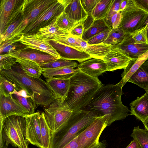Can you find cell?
<instances>
[{
  "label": "cell",
  "mask_w": 148,
  "mask_h": 148,
  "mask_svg": "<svg viewBox=\"0 0 148 148\" xmlns=\"http://www.w3.org/2000/svg\"><path fill=\"white\" fill-rule=\"evenodd\" d=\"M38 112L25 117V137L28 144L41 148L40 117Z\"/></svg>",
  "instance_id": "8fae6325"
},
{
  "label": "cell",
  "mask_w": 148,
  "mask_h": 148,
  "mask_svg": "<svg viewBox=\"0 0 148 148\" xmlns=\"http://www.w3.org/2000/svg\"><path fill=\"white\" fill-rule=\"evenodd\" d=\"M121 1V0H113L110 8L106 17H108L115 13L119 12Z\"/></svg>",
  "instance_id": "7dc6e473"
},
{
  "label": "cell",
  "mask_w": 148,
  "mask_h": 148,
  "mask_svg": "<svg viewBox=\"0 0 148 148\" xmlns=\"http://www.w3.org/2000/svg\"><path fill=\"white\" fill-rule=\"evenodd\" d=\"M122 88L116 84L103 85L82 109L92 112L97 117L108 116V126L114 121L131 115L130 111L122 103Z\"/></svg>",
  "instance_id": "6da1fadb"
},
{
  "label": "cell",
  "mask_w": 148,
  "mask_h": 148,
  "mask_svg": "<svg viewBox=\"0 0 148 148\" xmlns=\"http://www.w3.org/2000/svg\"><path fill=\"white\" fill-rule=\"evenodd\" d=\"M147 25L144 26L130 33L134 43L136 44H148L147 37Z\"/></svg>",
  "instance_id": "74e56055"
},
{
  "label": "cell",
  "mask_w": 148,
  "mask_h": 148,
  "mask_svg": "<svg viewBox=\"0 0 148 148\" xmlns=\"http://www.w3.org/2000/svg\"><path fill=\"white\" fill-rule=\"evenodd\" d=\"M109 116L97 117L94 121L78 136L79 148H91L99 143L100 136L108 126Z\"/></svg>",
  "instance_id": "9c48e42d"
},
{
  "label": "cell",
  "mask_w": 148,
  "mask_h": 148,
  "mask_svg": "<svg viewBox=\"0 0 148 148\" xmlns=\"http://www.w3.org/2000/svg\"><path fill=\"white\" fill-rule=\"evenodd\" d=\"M148 58V51L138 57L137 59L132 60L121 74L122 79L116 84L122 88L131 77Z\"/></svg>",
  "instance_id": "603a6c76"
},
{
  "label": "cell",
  "mask_w": 148,
  "mask_h": 148,
  "mask_svg": "<svg viewBox=\"0 0 148 148\" xmlns=\"http://www.w3.org/2000/svg\"><path fill=\"white\" fill-rule=\"evenodd\" d=\"M122 16L121 12H119L105 18L104 19L106 23L112 29H115L118 28L119 26Z\"/></svg>",
  "instance_id": "b9f144b4"
},
{
  "label": "cell",
  "mask_w": 148,
  "mask_h": 148,
  "mask_svg": "<svg viewBox=\"0 0 148 148\" xmlns=\"http://www.w3.org/2000/svg\"><path fill=\"white\" fill-rule=\"evenodd\" d=\"M128 0H121L120 5L119 12L123 11L125 8Z\"/></svg>",
  "instance_id": "11a10c76"
},
{
  "label": "cell",
  "mask_w": 148,
  "mask_h": 148,
  "mask_svg": "<svg viewBox=\"0 0 148 148\" xmlns=\"http://www.w3.org/2000/svg\"><path fill=\"white\" fill-rule=\"evenodd\" d=\"M145 24H147V37L148 40V17L144 25Z\"/></svg>",
  "instance_id": "680465c9"
},
{
  "label": "cell",
  "mask_w": 148,
  "mask_h": 148,
  "mask_svg": "<svg viewBox=\"0 0 148 148\" xmlns=\"http://www.w3.org/2000/svg\"><path fill=\"white\" fill-rule=\"evenodd\" d=\"M46 82L57 98L64 100L67 98L69 90L70 79L51 78L46 79Z\"/></svg>",
  "instance_id": "cb8c5ba5"
},
{
  "label": "cell",
  "mask_w": 148,
  "mask_h": 148,
  "mask_svg": "<svg viewBox=\"0 0 148 148\" xmlns=\"http://www.w3.org/2000/svg\"><path fill=\"white\" fill-rule=\"evenodd\" d=\"M75 37L82 50L85 51L88 45L87 42L84 40L82 38Z\"/></svg>",
  "instance_id": "f907efd6"
},
{
  "label": "cell",
  "mask_w": 148,
  "mask_h": 148,
  "mask_svg": "<svg viewBox=\"0 0 148 148\" xmlns=\"http://www.w3.org/2000/svg\"><path fill=\"white\" fill-rule=\"evenodd\" d=\"M79 69L71 67H65L56 69L42 70L41 74L47 79L54 78L58 79H70Z\"/></svg>",
  "instance_id": "484cf974"
},
{
  "label": "cell",
  "mask_w": 148,
  "mask_h": 148,
  "mask_svg": "<svg viewBox=\"0 0 148 148\" xmlns=\"http://www.w3.org/2000/svg\"><path fill=\"white\" fill-rule=\"evenodd\" d=\"M64 8L62 0H57L43 11L33 21L28 25L21 36L36 34L40 29L51 23L54 18L64 11Z\"/></svg>",
  "instance_id": "30bf717a"
},
{
  "label": "cell",
  "mask_w": 148,
  "mask_h": 148,
  "mask_svg": "<svg viewBox=\"0 0 148 148\" xmlns=\"http://www.w3.org/2000/svg\"><path fill=\"white\" fill-rule=\"evenodd\" d=\"M111 29L104 19L94 20L91 25L84 31L82 39L87 41L91 38L101 32L107 30Z\"/></svg>",
  "instance_id": "4316f807"
},
{
  "label": "cell",
  "mask_w": 148,
  "mask_h": 148,
  "mask_svg": "<svg viewBox=\"0 0 148 148\" xmlns=\"http://www.w3.org/2000/svg\"><path fill=\"white\" fill-rule=\"evenodd\" d=\"M9 53L11 56L16 58L29 60L36 62L39 64L52 62L58 60L46 53L26 47Z\"/></svg>",
  "instance_id": "e0dca14e"
},
{
  "label": "cell",
  "mask_w": 148,
  "mask_h": 148,
  "mask_svg": "<svg viewBox=\"0 0 148 148\" xmlns=\"http://www.w3.org/2000/svg\"><path fill=\"white\" fill-rule=\"evenodd\" d=\"M56 18L49 24L40 29L36 35L44 40L54 41L69 36V32L60 29L57 25L56 23Z\"/></svg>",
  "instance_id": "ffe728a7"
},
{
  "label": "cell",
  "mask_w": 148,
  "mask_h": 148,
  "mask_svg": "<svg viewBox=\"0 0 148 148\" xmlns=\"http://www.w3.org/2000/svg\"><path fill=\"white\" fill-rule=\"evenodd\" d=\"M29 114L27 110L12 96L0 94V120L12 115L25 117Z\"/></svg>",
  "instance_id": "4fadbf2b"
},
{
  "label": "cell",
  "mask_w": 148,
  "mask_h": 148,
  "mask_svg": "<svg viewBox=\"0 0 148 148\" xmlns=\"http://www.w3.org/2000/svg\"><path fill=\"white\" fill-rule=\"evenodd\" d=\"M18 37L11 40H7L0 43V53L3 54L14 52L25 48V46L20 42Z\"/></svg>",
  "instance_id": "1f68e13d"
},
{
  "label": "cell",
  "mask_w": 148,
  "mask_h": 148,
  "mask_svg": "<svg viewBox=\"0 0 148 148\" xmlns=\"http://www.w3.org/2000/svg\"><path fill=\"white\" fill-rule=\"evenodd\" d=\"M19 90L16 85L0 75V94L6 96H12Z\"/></svg>",
  "instance_id": "8d00e7d4"
},
{
  "label": "cell",
  "mask_w": 148,
  "mask_h": 148,
  "mask_svg": "<svg viewBox=\"0 0 148 148\" xmlns=\"http://www.w3.org/2000/svg\"><path fill=\"white\" fill-rule=\"evenodd\" d=\"M84 22L77 23L69 32V35L73 37L82 38L84 32Z\"/></svg>",
  "instance_id": "f6af8a7d"
},
{
  "label": "cell",
  "mask_w": 148,
  "mask_h": 148,
  "mask_svg": "<svg viewBox=\"0 0 148 148\" xmlns=\"http://www.w3.org/2000/svg\"><path fill=\"white\" fill-rule=\"evenodd\" d=\"M23 20L21 12L11 21L4 32L0 34V43L6 40L13 33Z\"/></svg>",
  "instance_id": "d590c367"
},
{
  "label": "cell",
  "mask_w": 148,
  "mask_h": 148,
  "mask_svg": "<svg viewBox=\"0 0 148 148\" xmlns=\"http://www.w3.org/2000/svg\"><path fill=\"white\" fill-rule=\"evenodd\" d=\"M47 41L56 50L61 59L70 61L76 60L81 63L92 58L85 51H80L53 40Z\"/></svg>",
  "instance_id": "2e32d148"
},
{
  "label": "cell",
  "mask_w": 148,
  "mask_h": 148,
  "mask_svg": "<svg viewBox=\"0 0 148 148\" xmlns=\"http://www.w3.org/2000/svg\"><path fill=\"white\" fill-rule=\"evenodd\" d=\"M127 82L136 84L145 90L148 89V62L145 61Z\"/></svg>",
  "instance_id": "d4e9b609"
},
{
  "label": "cell",
  "mask_w": 148,
  "mask_h": 148,
  "mask_svg": "<svg viewBox=\"0 0 148 148\" xmlns=\"http://www.w3.org/2000/svg\"><path fill=\"white\" fill-rule=\"evenodd\" d=\"M17 62L27 75L36 78H40L42 69L38 64L31 60L21 58L17 59Z\"/></svg>",
  "instance_id": "83f0119b"
},
{
  "label": "cell",
  "mask_w": 148,
  "mask_h": 148,
  "mask_svg": "<svg viewBox=\"0 0 148 148\" xmlns=\"http://www.w3.org/2000/svg\"><path fill=\"white\" fill-rule=\"evenodd\" d=\"M77 136L69 142L63 148H79L77 141Z\"/></svg>",
  "instance_id": "681fc988"
},
{
  "label": "cell",
  "mask_w": 148,
  "mask_h": 148,
  "mask_svg": "<svg viewBox=\"0 0 148 148\" xmlns=\"http://www.w3.org/2000/svg\"><path fill=\"white\" fill-rule=\"evenodd\" d=\"M122 19L118 28L125 34L130 33L144 26L148 13L137 7L132 0H128L125 9L121 12Z\"/></svg>",
  "instance_id": "52a82bcc"
},
{
  "label": "cell",
  "mask_w": 148,
  "mask_h": 148,
  "mask_svg": "<svg viewBox=\"0 0 148 148\" xmlns=\"http://www.w3.org/2000/svg\"><path fill=\"white\" fill-rule=\"evenodd\" d=\"M8 146L4 144L3 141L2 140H0V148H8Z\"/></svg>",
  "instance_id": "9f6ffc18"
},
{
  "label": "cell",
  "mask_w": 148,
  "mask_h": 148,
  "mask_svg": "<svg viewBox=\"0 0 148 148\" xmlns=\"http://www.w3.org/2000/svg\"><path fill=\"white\" fill-rule=\"evenodd\" d=\"M145 129L148 131V118L143 123Z\"/></svg>",
  "instance_id": "6f0895ef"
},
{
  "label": "cell",
  "mask_w": 148,
  "mask_h": 148,
  "mask_svg": "<svg viewBox=\"0 0 148 148\" xmlns=\"http://www.w3.org/2000/svg\"><path fill=\"white\" fill-rule=\"evenodd\" d=\"M18 37V41L25 45L26 48L44 52L58 59H61L59 54L47 41L39 38L36 34L23 35Z\"/></svg>",
  "instance_id": "5bb4252c"
},
{
  "label": "cell",
  "mask_w": 148,
  "mask_h": 148,
  "mask_svg": "<svg viewBox=\"0 0 148 148\" xmlns=\"http://www.w3.org/2000/svg\"><path fill=\"white\" fill-rule=\"evenodd\" d=\"M12 97L16 99L25 108L29 115L35 113L36 105L34 100L31 97H24L15 94H13Z\"/></svg>",
  "instance_id": "ab89813d"
},
{
  "label": "cell",
  "mask_w": 148,
  "mask_h": 148,
  "mask_svg": "<svg viewBox=\"0 0 148 148\" xmlns=\"http://www.w3.org/2000/svg\"><path fill=\"white\" fill-rule=\"evenodd\" d=\"M44 110L48 124L52 132L61 128L68 121L73 112L62 98L55 99Z\"/></svg>",
  "instance_id": "ba28073f"
},
{
  "label": "cell",
  "mask_w": 148,
  "mask_h": 148,
  "mask_svg": "<svg viewBox=\"0 0 148 148\" xmlns=\"http://www.w3.org/2000/svg\"><path fill=\"white\" fill-rule=\"evenodd\" d=\"M132 60L128 54L112 46L111 50L103 58L110 71L124 69Z\"/></svg>",
  "instance_id": "9a60e30c"
},
{
  "label": "cell",
  "mask_w": 148,
  "mask_h": 148,
  "mask_svg": "<svg viewBox=\"0 0 148 148\" xmlns=\"http://www.w3.org/2000/svg\"><path fill=\"white\" fill-rule=\"evenodd\" d=\"M57 0H24L22 10L23 21L7 40L12 39L20 36L28 25Z\"/></svg>",
  "instance_id": "8992f818"
},
{
  "label": "cell",
  "mask_w": 148,
  "mask_h": 148,
  "mask_svg": "<svg viewBox=\"0 0 148 148\" xmlns=\"http://www.w3.org/2000/svg\"><path fill=\"white\" fill-rule=\"evenodd\" d=\"M55 41L65 45L70 46L80 51H84L75 37L69 36L61 38Z\"/></svg>",
  "instance_id": "7bdbcfd3"
},
{
  "label": "cell",
  "mask_w": 148,
  "mask_h": 148,
  "mask_svg": "<svg viewBox=\"0 0 148 148\" xmlns=\"http://www.w3.org/2000/svg\"><path fill=\"white\" fill-rule=\"evenodd\" d=\"M96 118L90 111L83 109L73 111L68 121L61 128L52 132L50 148H63Z\"/></svg>",
  "instance_id": "277c9868"
},
{
  "label": "cell",
  "mask_w": 148,
  "mask_h": 148,
  "mask_svg": "<svg viewBox=\"0 0 148 148\" xmlns=\"http://www.w3.org/2000/svg\"><path fill=\"white\" fill-rule=\"evenodd\" d=\"M112 46L124 51L132 59H137L148 51V44H135L130 33L125 34L123 40L121 43Z\"/></svg>",
  "instance_id": "ac0fdd59"
},
{
  "label": "cell",
  "mask_w": 148,
  "mask_h": 148,
  "mask_svg": "<svg viewBox=\"0 0 148 148\" xmlns=\"http://www.w3.org/2000/svg\"><path fill=\"white\" fill-rule=\"evenodd\" d=\"M106 141L99 142L98 144L95 145L91 148H106Z\"/></svg>",
  "instance_id": "db71d44e"
},
{
  "label": "cell",
  "mask_w": 148,
  "mask_h": 148,
  "mask_svg": "<svg viewBox=\"0 0 148 148\" xmlns=\"http://www.w3.org/2000/svg\"><path fill=\"white\" fill-rule=\"evenodd\" d=\"M77 68L86 74L96 78L108 71L107 66L104 60L95 58L81 63L78 64Z\"/></svg>",
  "instance_id": "d6986e66"
},
{
  "label": "cell",
  "mask_w": 148,
  "mask_h": 148,
  "mask_svg": "<svg viewBox=\"0 0 148 148\" xmlns=\"http://www.w3.org/2000/svg\"><path fill=\"white\" fill-rule=\"evenodd\" d=\"M138 97L130 104L131 115H134L143 123L148 118V92Z\"/></svg>",
  "instance_id": "44dd1931"
},
{
  "label": "cell",
  "mask_w": 148,
  "mask_h": 148,
  "mask_svg": "<svg viewBox=\"0 0 148 148\" xmlns=\"http://www.w3.org/2000/svg\"><path fill=\"white\" fill-rule=\"evenodd\" d=\"M24 0H1L0 34L7 28L10 21L23 8Z\"/></svg>",
  "instance_id": "7c38bea8"
},
{
  "label": "cell",
  "mask_w": 148,
  "mask_h": 148,
  "mask_svg": "<svg viewBox=\"0 0 148 148\" xmlns=\"http://www.w3.org/2000/svg\"><path fill=\"white\" fill-rule=\"evenodd\" d=\"M0 75L15 84L19 90H25L38 106H49L57 99L46 81L27 75L19 64L11 69L0 70Z\"/></svg>",
  "instance_id": "7a4b0ae2"
},
{
  "label": "cell",
  "mask_w": 148,
  "mask_h": 148,
  "mask_svg": "<svg viewBox=\"0 0 148 148\" xmlns=\"http://www.w3.org/2000/svg\"><path fill=\"white\" fill-rule=\"evenodd\" d=\"M39 65L42 69H56L65 67H71L75 68L77 67L78 65L76 62L61 58L54 61Z\"/></svg>",
  "instance_id": "d6a6232c"
},
{
  "label": "cell",
  "mask_w": 148,
  "mask_h": 148,
  "mask_svg": "<svg viewBox=\"0 0 148 148\" xmlns=\"http://www.w3.org/2000/svg\"><path fill=\"white\" fill-rule=\"evenodd\" d=\"M138 8L148 13V0H132Z\"/></svg>",
  "instance_id": "c3c4849f"
},
{
  "label": "cell",
  "mask_w": 148,
  "mask_h": 148,
  "mask_svg": "<svg viewBox=\"0 0 148 148\" xmlns=\"http://www.w3.org/2000/svg\"><path fill=\"white\" fill-rule=\"evenodd\" d=\"M100 0H80L82 5L86 12L91 13Z\"/></svg>",
  "instance_id": "bcb514c9"
},
{
  "label": "cell",
  "mask_w": 148,
  "mask_h": 148,
  "mask_svg": "<svg viewBox=\"0 0 148 148\" xmlns=\"http://www.w3.org/2000/svg\"><path fill=\"white\" fill-rule=\"evenodd\" d=\"M112 1L113 0H100L91 12L94 20L105 18Z\"/></svg>",
  "instance_id": "4dcf8cb0"
},
{
  "label": "cell",
  "mask_w": 148,
  "mask_h": 148,
  "mask_svg": "<svg viewBox=\"0 0 148 148\" xmlns=\"http://www.w3.org/2000/svg\"><path fill=\"white\" fill-rule=\"evenodd\" d=\"M147 90L148 92V89H147V90Z\"/></svg>",
  "instance_id": "91938a15"
},
{
  "label": "cell",
  "mask_w": 148,
  "mask_h": 148,
  "mask_svg": "<svg viewBox=\"0 0 148 148\" xmlns=\"http://www.w3.org/2000/svg\"><path fill=\"white\" fill-rule=\"evenodd\" d=\"M17 62V59L10 56L9 53L0 54V70L11 69Z\"/></svg>",
  "instance_id": "60d3db41"
},
{
  "label": "cell",
  "mask_w": 148,
  "mask_h": 148,
  "mask_svg": "<svg viewBox=\"0 0 148 148\" xmlns=\"http://www.w3.org/2000/svg\"><path fill=\"white\" fill-rule=\"evenodd\" d=\"M56 23L59 28L69 32L77 24L71 20L64 11L56 18Z\"/></svg>",
  "instance_id": "f35d334b"
},
{
  "label": "cell",
  "mask_w": 148,
  "mask_h": 148,
  "mask_svg": "<svg viewBox=\"0 0 148 148\" xmlns=\"http://www.w3.org/2000/svg\"><path fill=\"white\" fill-rule=\"evenodd\" d=\"M64 11L68 17L77 24L84 22L88 16L83 8L80 0H71L65 7Z\"/></svg>",
  "instance_id": "7402d4cb"
},
{
  "label": "cell",
  "mask_w": 148,
  "mask_h": 148,
  "mask_svg": "<svg viewBox=\"0 0 148 148\" xmlns=\"http://www.w3.org/2000/svg\"><path fill=\"white\" fill-rule=\"evenodd\" d=\"M125 33L119 28L112 29L107 38L103 43L114 46L121 43L123 40Z\"/></svg>",
  "instance_id": "836d02e7"
},
{
  "label": "cell",
  "mask_w": 148,
  "mask_h": 148,
  "mask_svg": "<svg viewBox=\"0 0 148 148\" xmlns=\"http://www.w3.org/2000/svg\"><path fill=\"white\" fill-rule=\"evenodd\" d=\"M111 45L103 43L100 44L89 45L85 51L92 58L101 59L103 58L111 50Z\"/></svg>",
  "instance_id": "f546056e"
},
{
  "label": "cell",
  "mask_w": 148,
  "mask_h": 148,
  "mask_svg": "<svg viewBox=\"0 0 148 148\" xmlns=\"http://www.w3.org/2000/svg\"><path fill=\"white\" fill-rule=\"evenodd\" d=\"M126 148H141L138 142L134 139L132 140Z\"/></svg>",
  "instance_id": "f5cc1de1"
},
{
  "label": "cell",
  "mask_w": 148,
  "mask_h": 148,
  "mask_svg": "<svg viewBox=\"0 0 148 148\" xmlns=\"http://www.w3.org/2000/svg\"><path fill=\"white\" fill-rule=\"evenodd\" d=\"M40 120L41 148H50L52 131L48 124L45 113H40Z\"/></svg>",
  "instance_id": "f1b7e54d"
},
{
  "label": "cell",
  "mask_w": 148,
  "mask_h": 148,
  "mask_svg": "<svg viewBox=\"0 0 148 148\" xmlns=\"http://www.w3.org/2000/svg\"><path fill=\"white\" fill-rule=\"evenodd\" d=\"M147 61L148 62V58L147 59Z\"/></svg>",
  "instance_id": "94428289"
},
{
  "label": "cell",
  "mask_w": 148,
  "mask_h": 148,
  "mask_svg": "<svg viewBox=\"0 0 148 148\" xmlns=\"http://www.w3.org/2000/svg\"><path fill=\"white\" fill-rule=\"evenodd\" d=\"M70 79L69 88L64 101L73 111L85 107L103 85L98 78L91 77L79 70Z\"/></svg>",
  "instance_id": "3957f363"
},
{
  "label": "cell",
  "mask_w": 148,
  "mask_h": 148,
  "mask_svg": "<svg viewBox=\"0 0 148 148\" xmlns=\"http://www.w3.org/2000/svg\"><path fill=\"white\" fill-rule=\"evenodd\" d=\"M131 136L137 141L141 148H148V131L139 128V126L134 127Z\"/></svg>",
  "instance_id": "e575fe53"
},
{
  "label": "cell",
  "mask_w": 148,
  "mask_h": 148,
  "mask_svg": "<svg viewBox=\"0 0 148 148\" xmlns=\"http://www.w3.org/2000/svg\"><path fill=\"white\" fill-rule=\"evenodd\" d=\"M25 119L12 115L0 120V139L8 146L9 144L18 148H29L25 137Z\"/></svg>",
  "instance_id": "5b68a950"
},
{
  "label": "cell",
  "mask_w": 148,
  "mask_h": 148,
  "mask_svg": "<svg viewBox=\"0 0 148 148\" xmlns=\"http://www.w3.org/2000/svg\"><path fill=\"white\" fill-rule=\"evenodd\" d=\"M14 94H16L24 97H30L27 92L25 90L23 89H21L18 91H15L14 93Z\"/></svg>",
  "instance_id": "816d5d0a"
},
{
  "label": "cell",
  "mask_w": 148,
  "mask_h": 148,
  "mask_svg": "<svg viewBox=\"0 0 148 148\" xmlns=\"http://www.w3.org/2000/svg\"><path fill=\"white\" fill-rule=\"evenodd\" d=\"M111 30H105L91 38L87 41L88 44L91 45L103 43L107 38Z\"/></svg>",
  "instance_id": "ee69618b"
}]
</instances>
